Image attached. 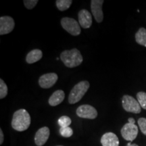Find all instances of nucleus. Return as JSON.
<instances>
[{
    "label": "nucleus",
    "instance_id": "nucleus-15",
    "mask_svg": "<svg viewBox=\"0 0 146 146\" xmlns=\"http://www.w3.org/2000/svg\"><path fill=\"white\" fill-rule=\"evenodd\" d=\"M43 57V53L42 51L39 49H35L29 52L26 56L27 62L31 64L35 63L40 60Z\"/></svg>",
    "mask_w": 146,
    "mask_h": 146
},
{
    "label": "nucleus",
    "instance_id": "nucleus-21",
    "mask_svg": "<svg viewBox=\"0 0 146 146\" xmlns=\"http://www.w3.org/2000/svg\"><path fill=\"white\" fill-rule=\"evenodd\" d=\"M60 133L64 137L68 138L72 135L73 130L70 127H60Z\"/></svg>",
    "mask_w": 146,
    "mask_h": 146
},
{
    "label": "nucleus",
    "instance_id": "nucleus-24",
    "mask_svg": "<svg viewBox=\"0 0 146 146\" xmlns=\"http://www.w3.org/2000/svg\"><path fill=\"white\" fill-rule=\"evenodd\" d=\"M3 142V133L1 129H0V144H2Z\"/></svg>",
    "mask_w": 146,
    "mask_h": 146
},
{
    "label": "nucleus",
    "instance_id": "nucleus-4",
    "mask_svg": "<svg viewBox=\"0 0 146 146\" xmlns=\"http://www.w3.org/2000/svg\"><path fill=\"white\" fill-rule=\"evenodd\" d=\"M61 25L66 31L73 36H78L81 34V26L76 20L72 18L64 17L62 18Z\"/></svg>",
    "mask_w": 146,
    "mask_h": 146
},
{
    "label": "nucleus",
    "instance_id": "nucleus-20",
    "mask_svg": "<svg viewBox=\"0 0 146 146\" xmlns=\"http://www.w3.org/2000/svg\"><path fill=\"white\" fill-rule=\"evenodd\" d=\"M8 89L6 84L3 81L2 78L0 79V99H3L8 94Z\"/></svg>",
    "mask_w": 146,
    "mask_h": 146
},
{
    "label": "nucleus",
    "instance_id": "nucleus-5",
    "mask_svg": "<svg viewBox=\"0 0 146 146\" xmlns=\"http://www.w3.org/2000/svg\"><path fill=\"white\" fill-rule=\"evenodd\" d=\"M122 105L124 110L128 112L139 114L141 111V107L140 106L137 100L129 95H125L123 97Z\"/></svg>",
    "mask_w": 146,
    "mask_h": 146
},
{
    "label": "nucleus",
    "instance_id": "nucleus-12",
    "mask_svg": "<svg viewBox=\"0 0 146 146\" xmlns=\"http://www.w3.org/2000/svg\"><path fill=\"white\" fill-rule=\"evenodd\" d=\"M79 25L83 29H89L92 25V16L87 10L83 9L78 14Z\"/></svg>",
    "mask_w": 146,
    "mask_h": 146
},
{
    "label": "nucleus",
    "instance_id": "nucleus-10",
    "mask_svg": "<svg viewBox=\"0 0 146 146\" xmlns=\"http://www.w3.org/2000/svg\"><path fill=\"white\" fill-rule=\"evenodd\" d=\"M103 0H91V10L97 23H100L103 21L104 14L102 11Z\"/></svg>",
    "mask_w": 146,
    "mask_h": 146
},
{
    "label": "nucleus",
    "instance_id": "nucleus-16",
    "mask_svg": "<svg viewBox=\"0 0 146 146\" xmlns=\"http://www.w3.org/2000/svg\"><path fill=\"white\" fill-rule=\"evenodd\" d=\"M135 41L139 45L146 47V29L140 28L135 34Z\"/></svg>",
    "mask_w": 146,
    "mask_h": 146
},
{
    "label": "nucleus",
    "instance_id": "nucleus-3",
    "mask_svg": "<svg viewBox=\"0 0 146 146\" xmlns=\"http://www.w3.org/2000/svg\"><path fill=\"white\" fill-rule=\"evenodd\" d=\"M89 87H90V84L87 81H82L76 84L69 94V104H74L79 102L88 91Z\"/></svg>",
    "mask_w": 146,
    "mask_h": 146
},
{
    "label": "nucleus",
    "instance_id": "nucleus-6",
    "mask_svg": "<svg viewBox=\"0 0 146 146\" xmlns=\"http://www.w3.org/2000/svg\"><path fill=\"white\" fill-rule=\"evenodd\" d=\"M122 137L125 140L133 141L135 139L138 135V127L135 124L126 123L121 129Z\"/></svg>",
    "mask_w": 146,
    "mask_h": 146
},
{
    "label": "nucleus",
    "instance_id": "nucleus-14",
    "mask_svg": "<svg viewBox=\"0 0 146 146\" xmlns=\"http://www.w3.org/2000/svg\"><path fill=\"white\" fill-rule=\"evenodd\" d=\"M65 98V94L62 90H57L54 91L53 94L49 98L48 103L52 106H56L64 101Z\"/></svg>",
    "mask_w": 146,
    "mask_h": 146
},
{
    "label": "nucleus",
    "instance_id": "nucleus-19",
    "mask_svg": "<svg viewBox=\"0 0 146 146\" xmlns=\"http://www.w3.org/2000/svg\"><path fill=\"white\" fill-rule=\"evenodd\" d=\"M71 122L72 120L67 116H61L58 120V125L60 126V127H68L70 126Z\"/></svg>",
    "mask_w": 146,
    "mask_h": 146
},
{
    "label": "nucleus",
    "instance_id": "nucleus-22",
    "mask_svg": "<svg viewBox=\"0 0 146 146\" xmlns=\"http://www.w3.org/2000/svg\"><path fill=\"white\" fill-rule=\"evenodd\" d=\"M137 123L142 133L146 135V118H139Z\"/></svg>",
    "mask_w": 146,
    "mask_h": 146
},
{
    "label": "nucleus",
    "instance_id": "nucleus-11",
    "mask_svg": "<svg viewBox=\"0 0 146 146\" xmlns=\"http://www.w3.org/2000/svg\"><path fill=\"white\" fill-rule=\"evenodd\" d=\"M50 135V129L47 127H43L36 131L35 136V142L37 146H42L46 143Z\"/></svg>",
    "mask_w": 146,
    "mask_h": 146
},
{
    "label": "nucleus",
    "instance_id": "nucleus-23",
    "mask_svg": "<svg viewBox=\"0 0 146 146\" xmlns=\"http://www.w3.org/2000/svg\"><path fill=\"white\" fill-rule=\"evenodd\" d=\"M39 1L37 0H25L23 1L24 5L28 10H32L33 9L35 5L37 4Z\"/></svg>",
    "mask_w": 146,
    "mask_h": 146
},
{
    "label": "nucleus",
    "instance_id": "nucleus-25",
    "mask_svg": "<svg viewBox=\"0 0 146 146\" xmlns=\"http://www.w3.org/2000/svg\"><path fill=\"white\" fill-rule=\"evenodd\" d=\"M128 121H129V123H131V124L135 123V120L134 118H129V120H128Z\"/></svg>",
    "mask_w": 146,
    "mask_h": 146
},
{
    "label": "nucleus",
    "instance_id": "nucleus-27",
    "mask_svg": "<svg viewBox=\"0 0 146 146\" xmlns=\"http://www.w3.org/2000/svg\"><path fill=\"white\" fill-rule=\"evenodd\" d=\"M58 146H63V145H58Z\"/></svg>",
    "mask_w": 146,
    "mask_h": 146
},
{
    "label": "nucleus",
    "instance_id": "nucleus-7",
    "mask_svg": "<svg viewBox=\"0 0 146 146\" xmlns=\"http://www.w3.org/2000/svg\"><path fill=\"white\" fill-rule=\"evenodd\" d=\"M76 114L80 118L95 119L98 116V112L92 106L84 104L80 106L76 109Z\"/></svg>",
    "mask_w": 146,
    "mask_h": 146
},
{
    "label": "nucleus",
    "instance_id": "nucleus-2",
    "mask_svg": "<svg viewBox=\"0 0 146 146\" xmlns=\"http://www.w3.org/2000/svg\"><path fill=\"white\" fill-rule=\"evenodd\" d=\"M60 59L66 66L68 68H74L83 62V56L77 49L64 50L60 54Z\"/></svg>",
    "mask_w": 146,
    "mask_h": 146
},
{
    "label": "nucleus",
    "instance_id": "nucleus-17",
    "mask_svg": "<svg viewBox=\"0 0 146 146\" xmlns=\"http://www.w3.org/2000/svg\"><path fill=\"white\" fill-rule=\"evenodd\" d=\"M72 0H57L56 2V6L60 11H65L70 8L72 4Z\"/></svg>",
    "mask_w": 146,
    "mask_h": 146
},
{
    "label": "nucleus",
    "instance_id": "nucleus-13",
    "mask_svg": "<svg viewBox=\"0 0 146 146\" xmlns=\"http://www.w3.org/2000/svg\"><path fill=\"white\" fill-rule=\"evenodd\" d=\"M101 143L102 146H119V139L114 133L108 132L102 137Z\"/></svg>",
    "mask_w": 146,
    "mask_h": 146
},
{
    "label": "nucleus",
    "instance_id": "nucleus-26",
    "mask_svg": "<svg viewBox=\"0 0 146 146\" xmlns=\"http://www.w3.org/2000/svg\"><path fill=\"white\" fill-rule=\"evenodd\" d=\"M127 146H139V145H137L136 143H131V142H129V143H128Z\"/></svg>",
    "mask_w": 146,
    "mask_h": 146
},
{
    "label": "nucleus",
    "instance_id": "nucleus-18",
    "mask_svg": "<svg viewBox=\"0 0 146 146\" xmlns=\"http://www.w3.org/2000/svg\"><path fill=\"white\" fill-rule=\"evenodd\" d=\"M137 99L140 106L144 110H146V93L140 91L137 94Z\"/></svg>",
    "mask_w": 146,
    "mask_h": 146
},
{
    "label": "nucleus",
    "instance_id": "nucleus-9",
    "mask_svg": "<svg viewBox=\"0 0 146 146\" xmlns=\"http://www.w3.org/2000/svg\"><path fill=\"white\" fill-rule=\"evenodd\" d=\"M15 23L12 17L8 16L0 18V35H3L10 33L14 30Z\"/></svg>",
    "mask_w": 146,
    "mask_h": 146
},
{
    "label": "nucleus",
    "instance_id": "nucleus-1",
    "mask_svg": "<svg viewBox=\"0 0 146 146\" xmlns=\"http://www.w3.org/2000/svg\"><path fill=\"white\" fill-rule=\"evenodd\" d=\"M31 125V116L25 109L18 110L14 113L12 120V127L14 130L20 131H26Z\"/></svg>",
    "mask_w": 146,
    "mask_h": 146
},
{
    "label": "nucleus",
    "instance_id": "nucleus-8",
    "mask_svg": "<svg viewBox=\"0 0 146 146\" xmlns=\"http://www.w3.org/2000/svg\"><path fill=\"white\" fill-rule=\"evenodd\" d=\"M58 79V76L56 73H46L39 77V85L43 89H50L56 84Z\"/></svg>",
    "mask_w": 146,
    "mask_h": 146
}]
</instances>
